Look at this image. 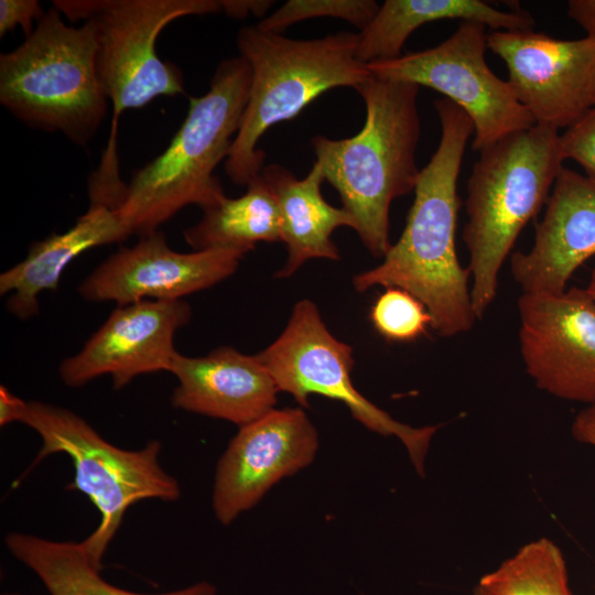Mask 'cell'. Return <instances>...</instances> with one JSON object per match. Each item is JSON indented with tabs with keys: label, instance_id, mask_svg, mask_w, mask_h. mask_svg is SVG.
<instances>
[{
	"label": "cell",
	"instance_id": "1",
	"mask_svg": "<svg viewBox=\"0 0 595 595\" xmlns=\"http://www.w3.org/2000/svg\"><path fill=\"white\" fill-rule=\"evenodd\" d=\"M441 125L439 145L420 170L414 201L399 240L383 261L354 277L357 291L374 286L398 288L428 309L431 327L443 337L468 332L476 318L468 269L457 258L455 232L461 205L457 181L474 125L468 115L446 98L434 101Z\"/></svg>",
	"mask_w": 595,
	"mask_h": 595
},
{
	"label": "cell",
	"instance_id": "2",
	"mask_svg": "<svg viewBox=\"0 0 595 595\" xmlns=\"http://www.w3.org/2000/svg\"><path fill=\"white\" fill-rule=\"evenodd\" d=\"M420 86L372 75L355 89L363 97L361 130L345 139L315 136L312 147L327 181L353 217L368 251L381 258L389 239L393 199L414 191L420 170L415 152L421 133L416 98Z\"/></svg>",
	"mask_w": 595,
	"mask_h": 595
},
{
	"label": "cell",
	"instance_id": "3",
	"mask_svg": "<svg viewBox=\"0 0 595 595\" xmlns=\"http://www.w3.org/2000/svg\"><path fill=\"white\" fill-rule=\"evenodd\" d=\"M251 80L240 55L220 62L209 89L190 98L187 115L167 148L137 171L115 209L130 235L159 230L178 210L205 209L225 195L214 175L226 160L240 127Z\"/></svg>",
	"mask_w": 595,
	"mask_h": 595
},
{
	"label": "cell",
	"instance_id": "4",
	"mask_svg": "<svg viewBox=\"0 0 595 595\" xmlns=\"http://www.w3.org/2000/svg\"><path fill=\"white\" fill-rule=\"evenodd\" d=\"M563 161L559 131L536 125L482 150L473 164L462 238L477 320L495 300L499 271L523 227L547 204Z\"/></svg>",
	"mask_w": 595,
	"mask_h": 595
},
{
	"label": "cell",
	"instance_id": "5",
	"mask_svg": "<svg viewBox=\"0 0 595 595\" xmlns=\"http://www.w3.org/2000/svg\"><path fill=\"white\" fill-rule=\"evenodd\" d=\"M237 47L251 71L247 105L224 165L237 185L262 171L266 155L257 144L269 128L293 119L327 90L356 88L372 76L357 58L358 33L348 31L294 40L244 26Z\"/></svg>",
	"mask_w": 595,
	"mask_h": 595
},
{
	"label": "cell",
	"instance_id": "6",
	"mask_svg": "<svg viewBox=\"0 0 595 595\" xmlns=\"http://www.w3.org/2000/svg\"><path fill=\"white\" fill-rule=\"evenodd\" d=\"M94 24L69 26L52 8L14 50L0 55V104L28 126L86 145L108 97L97 71Z\"/></svg>",
	"mask_w": 595,
	"mask_h": 595
},
{
	"label": "cell",
	"instance_id": "7",
	"mask_svg": "<svg viewBox=\"0 0 595 595\" xmlns=\"http://www.w3.org/2000/svg\"><path fill=\"white\" fill-rule=\"evenodd\" d=\"M20 423L42 440L37 455L23 475L55 453H65L72 459L75 475L66 489L85 494L100 513L97 528L80 542L98 570L131 505L144 499L171 502L181 497L178 482L159 462L161 443L156 440L140 450L120 448L82 416L42 401H26Z\"/></svg>",
	"mask_w": 595,
	"mask_h": 595
},
{
	"label": "cell",
	"instance_id": "8",
	"mask_svg": "<svg viewBox=\"0 0 595 595\" xmlns=\"http://www.w3.org/2000/svg\"><path fill=\"white\" fill-rule=\"evenodd\" d=\"M69 21H90L97 71L115 120L161 96L184 94L181 71L156 54V39L174 20L223 12L219 0H55Z\"/></svg>",
	"mask_w": 595,
	"mask_h": 595
},
{
	"label": "cell",
	"instance_id": "9",
	"mask_svg": "<svg viewBox=\"0 0 595 595\" xmlns=\"http://www.w3.org/2000/svg\"><path fill=\"white\" fill-rule=\"evenodd\" d=\"M257 356L279 391L290 393L302 407H309L311 394L338 400L366 429L397 436L416 473L424 476V461L439 425L410 426L365 398L351 382L353 348L328 331L315 303L299 301L280 336Z\"/></svg>",
	"mask_w": 595,
	"mask_h": 595
},
{
	"label": "cell",
	"instance_id": "10",
	"mask_svg": "<svg viewBox=\"0 0 595 595\" xmlns=\"http://www.w3.org/2000/svg\"><path fill=\"white\" fill-rule=\"evenodd\" d=\"M487 26L461 21L439 45L367 64L375 76L432 88L461 107L474 125L473 150L536 126L507 80L486 61Z\"/></svg>",
	"mask_w": 595,
	"mask_h": 595
},
{
	"label": "cell",
	"instance_id": "11",
	"mask_svg": "<svg viewBox=\"0 0 595 595\" xmlns=\"http://www.w3.org/2000/svg\"><path fill=\"white\" fill-rule=\"evenodd\" d=\"M487 44L537 126L567 129L595 106V39L562 40L532 29L491 31Z\"/></svg>",
	"mask_w": 595,
	"mask_h": 595
},
{
	"label": "cell",
	"instance_id": "12",
	"mask_svg": "<svg viewBox=\"0 0 595 595\" xmlns=\"http://www.w3.org/2000/svg\"><path fill=\"white\" fill-rule=\"evenodd\" d=\"M519 344L536 386L558 398L595 403V301L585 289L522 293Z\"/></svg>",
	"mask_w": 595,
	"mask_h": 595
},
{
	"label": "cell",
	"instance_id": "13",
	"mask_svg": "<svg viewBox=\"0 0 595 595\" xmlns=\"http://www.w3.org/2000/svg\"><path fill=\"white\" fill-rule=\"evenodd\" d=\"M317 448V431L300 408L273 409L240 426L216 466V519L231 523L282 478L309 466Z\"/></svg>",
	"mask_w": 595,
	"mask_h": 595
},
{
	"label": "cell",
	"instance_id": "14",
	"mask_svg": "<svg viewBox=\"0 0 595 595\" xmlns=\"http://www.w3.org/2000/svg\"><path fill=\"white\" fill-rule=\"evenodd\" d=\"M245 255L228 248L177 252L156 230L100 263L79 284L78 293L87 301H113L117 305L182 300L230 277Z\"/></svg>",
	"mask_w": 595,
	"mask_h": 595
},
{
	"label": "cell",
	"instance_id": "15",
	"mask_svg": "<svg viewBox=\"0 0 595 595\" xmlns=\"http://www.w3.org/2000/svg\"><path fill=\"white\" fill-rule=\"evenodd\" d=\"M191 316L183 300L117 305L80 351L61 363L60 377L78 388L109 375L113 388L121 389L140 375L169 371L177 353L174 336Z\"/></svg>",
	"mask_w": 595,
	"mask_h": 595
},
{
	"label": "cell",
	"instance_id": "16",
	"mask_svg": "<svg viewBox=\"0 0 595 595\" xmlns=\"http://www.w3.org/2000/svg\"><path fill=\"white\" fill-rule=\"evenodd\" d=\"M594 255L595 183L563 166L534 227L532 248L511 255V274L523 293L560 294L573 272Z\"/></svg>",
	"mask_w": 595,
	"mask_h": 595
},
{
	"label": "cell",
	"instance_id": "17",
	"mask_svg": "<svg viewBox=\"0 0 595 595\" xmlns=\"http://www.w3.org/2000/svg\"><path fill=\"white\" fill-rule=\"evenodd\" d=\"M169 372L177 379L174 408L244 426L274 409L279 389L257 355L228 346L201 357L175 354Z\"/></svg>",
	"mask_w": 595,
	"mask_h": 595
},
{
	"label": "cell",
	"instance_id": "18",
	"mask_svg": "<svg viewBox=\"0 0 595 595\" xmlns=\"http://www.w3.org/2000/svg\"><path fill=\"white\" fill-rule=\"evenodd\" d=\"M130 236L115 209L90 205L68 230L33 242L22 261L0 274V294L10 293L8 312L20 320L35 316L40 293L55 291L72 261L91 248Z\"/></svg>",
	"mask_w": 595,
	"mask_h": 595
},
{
	"label": "cell",
	"instance_id": "19",
	"mask_svg": "<svg viewBox=\"0 0 595 595\" xmlns=\"http://www.w3.org/2000/svg\"><path fill=\"white\" fill-rule=\"evenodd\" d=\"M261 173L277 198L281 241L288 251L286 261L275 278L291 277L313 258L339 260L332 235L338 227L355 229V221L343 207L337 208L323 197L321 186L325 176L320 164L314 161L307 175L301 180L279 164H269Z\"/></svg>",
	"mask_w": 595,
	"mask_h": 595
},
{
	"label": "cell",
	"instance_id": "20",
	"mask_svg": "<svg viewBox=\"0 0 595 595\" xmlns=\"http://www.w3.org/2000/svg\"><path fill=\"white\" fill-rule=\"evenodd\" d=\"M451 19L479 22L491 31L532 30L536 25L527 11H502L482 0H386L358 33L357 58L366 65L398 58L418 28Z\"/></svg>",
	"mask_w": 595,
	"mask_h": 595
},
{
	"label": "cell",
	"instance_id": "21",
	"mask_svg": "<svg viewBox=\"0 0 595 595\" xmlns=\"http://www.w3.org/2000/svg\"><path fill=\"white\" fill-rule=\"evenodd\" d=\"M10 553L43 583L50 595H217L206 581L164 593H138L108 583L100 576L80 542L54 541L11 532L4 539Z\"/></svg>",
	"mask_w": 595,
	"mask_h": 595
},
{
	"label": "cell",
	"instance_id": "22",
	"mask_svg": "<svg viewBox=\"0 0 595 595\" xmlns=\"http://www.w3.org/2000/svg\"><path fill=\"white\" fill-rule=\"evenodd\" d=\"M244 195H224L203 209L202 219L184 230L194 250L228 248L251 251L256 244L281 241V218L277 198L260 172Z\"/></svg>",
	"mask_w": 595,
	"mask_h": 595
},
{
	"label": "cell",
	"instance_id": "23",
	"mask_svg": "<svg viewBox=\"0 0 595 595\" xmlns=\"http://www.w3.org/2000/svg\"><path fill=\"white\" fill-rule=\"evenodd\" d=\"M477 587L485 595H572L563 554L545 538L520 548Z\"/></svg>",
	"mask_w": 595,
	"mask_h": 595
},
{
	"label": "cell",
	"instance_id": "24",
	"mask_svg": "<svg viewBox=\"0 0 595 595\" xmlns=\"http://www.w3.org/2000/svg\"><path fill=\"white\" fill-rule=\"evenodd\" d=\"M375 329L388 342H413L432 325L425 305L414 295L398 288H387L370 309Z\"/></svg>",
	"mask_w": 595,
	"mask_h": 595
},
{
	"label": "cell",
	"instance_id": "25",
	"mask_svg": "<svg viewBox=\"0 0 595 595\" xmlns=\"http://www.w3.org/2000/svg\"><path fill=\"white\" fill-rule=\"evenodd\" d=\"M379 6L374 0H289L257 26L281 34L288 26L313 18H337L363 31L375 18Z\"/></svg>",
	"mask_w": 595,
	"mask_h": 595
},
{
	"label": "cell",
	"instance_id": "26",
	"mask_svg": "<svg viewBox=\"0 0 595 595\" xmlns=\"http://www.w3.org/2000/svg\"><path fill=\"white\" fill-rule=\"evenodd\" d=\"M564 160L575 161L595 183V106L561 134Z\"/></svg>",
	"mask_w": 595,
	"mask_h": 595
},
{
	"label": "cell",
	"instance_id": "27",
	"mask_svg": "<svg viewBox=\"0 0 595 595\" xmlns=\"http://www.w3.org/2000/svg\"><path fill=\"white\" fill-rule=\"evenodd\" d=\"M44 11L36 0H0V36L21 26L28 36L34 30Z\"/></svg>",
	"mask_w": 595,
	"mask_h": 595
},
{
	"label": "cell",
	"instance_id": "28",
	"mask_svg": "<svg viewBox=\"0 0 595 595\" xmlns=\"http://www.w3.org/2000/svg\"><path fill=\"white\" fill-rule=\"evenodd\" d=\"M567 15L586 32V36L595 39V0H570Z\"/></svg>",
	"mask_w": 595,
	"mask_h": 595
},
{
	"label": "cell",
	"instance_id": "29",
	"mask_svg": "<svg viewBox=\"0 0 595 595\" xmlns=\"http://www.w3.org/2000/svg\"><path fill=\"white\" fill-rule=\"evenodd\" d=\"M223 12L231 18H245L249 13L261 17L274 1L269 0H221Z\"/></svg>",
	"mask_w": 595,
	"mask_h": 595
},
{
	"label": "cell",
	"instance_id": "30",
	"mask_svg": "<svg viewBox=\"0 0 595 595\" xmlns=\"http://www.w3.org/2000/svg\"><path fill=\"white\" fill-rule=\"evenodd\" d=\"M572 435L581 443L595 447V403L578 412L572 423Z\"/></svg>",
	"mask_w": 595,
	"mask_h": 595
},
{
	"label": "cell",
	"instance_id": "31",
	"mask_svg": "<svg viewBox=\"0 0 595 595\" xmlns=\"http://www.w3.org/2000/svg\"><path fill=\"white\" fill-rule=\"evenodd\" d=\"M26 401L13 394L6 386L0 387V425L20 422Z\"/></svg>",
	"mask_w": 595,
	"mask_h": 595
},
{
	"label": "cell",
	"instance_id": "32",
	"mask_svg": "<svg viewBox=\"0 0 595 595\" xmlns=\"http://www.w3.org/2000/svg\"><path fill=\"white\" fill-rule=\"evenodd\" d=\"M586 292L589 294V296L595 301V268L593 269L588 285L585 288Z\"/></svg>",
	"mask_w": 595,
	"mask_h": 595
},
{
	"label": "cell",
	"instance_id": "33",
	"mask_svg": "<svg viewBox=\"0 0 595 595\" xmlns=\"http://www.w3.org/2000/svg\"><path fill=\"white\" fill-rule=\"evenodd\" d=\"M474 595H485L477 586L474 589Z\"/></svg>",
	"mask_w": 595,
	"mask_h": 595
},
{
	"label": "cell",
	"instance_id": "34",
	"mask_svg": "<svg viewBox=\"0 0 595 595\" xmlns=\"http://www.w3.org/2000/svg\"><path fill=\"white\" fill-rule=\"evenodd\" d=\"M3 595H19V594L7 593V594H3Z\"/></svg>",
	"mask_w": 595,
	"mask_h": 595
},
{
	"label": "cell",
	"instance_id": "35",
	"mask_svg": "<svg viewBox=\"0 0 595 595\" xmlns=\"http://www.w3.org/2000/svg\"><path fill=\"white\" fill-rule=\"evenodd\" d=\"M594 589H595V584H594Z\"/></svg>",
	"mask_w": 595,
	"mask_h": 595
}]
</instances>
